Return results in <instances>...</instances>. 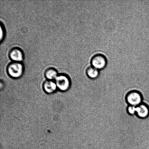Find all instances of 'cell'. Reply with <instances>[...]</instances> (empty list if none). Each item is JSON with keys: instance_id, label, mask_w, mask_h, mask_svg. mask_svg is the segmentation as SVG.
<instances>
[{"instance_id": "obj_1", "label": "cell", "mask_w": 149, "mask_h": 149, "mask_svg": "<svg viewBox=\"0 0 149 149\" xmlns=\"http://www.w3.org/2000/svg\"><path fill=\"white\" fill-rule=\"evenodd\" d=\"M7 70L10 77L14 79L19 78L24 73V65L22 62H13L7 66Z\"/></svg>"}, {"instance_id": "obj_11", "label": "cell", "mask_w": 149, "mask_h": 149, "mask_svg": "<svg viewBox=\"0 0 149 149\" xmlns=\"http://www.w3.org/2000/svg\"><path fill=\"white\" fill-rule=\"evenodd\" d=\"M4 26L2 23H1V42L2 41L4 38L5 36V30H4Z\"/></svg>"}, {"instance_id": "obj_2", "label": "cell", "mask_w": 149, "mask_h": 149, "mask_svg": "<svg viewBox=\"0 0 149 149\" xmlns=\"http://www.w3.org/2000/svg\"><path fill=\"white\" fill-rule=\"evenodd\" d=\"M142 95L137 90L128 92L125 96V100L129 106L136 107L142 103Z\"/></svg>"}, {"instance_id": "obj_9", "label": "cell", "mask_w": 149, "mask_h": 149, "mask_svg": "<svg viewBox=\"0 0 149 149\" xmlns=\"http://www.w3.org/2000/svg\"><path fill=\"white\" fill-rule=\"evenodd\" d=\"M86 74L88 77L92 79H95L98 77L99 72V70L93 66L89 67L86 70Z\"/></svg>"}, {"instance_id": "obj_4", "label": "cell", "mask_w": 149, "mask_h": 149, "mask_svg": "<svg viewBox=\"0 0 149 149\" xmlns=\"http://www.w3.org/2000/svg\"><path fill=\"white\" fill-rule=\"evenodd\" d=\"M107 62L106 57L101 54L94 55L91 60L92 66L99 70L104 68L106 66Z\"/></svg>"}, {"instance_id": "obj_3", "label": "cell", "mask_w": 149, "mask_h": 149, "mask_svg": "<svg viewBox=\"0 0 149 149\" xmlns=\"http://www.w3.org/2000/svg\"><path fill=\"white\" fill-rule=\"evenodd\" d=\"M55 82L57 87L61 91H66L70 87V79L68 76L65 74L58 75L55 79Z\"/></svg>"}, {"instance_id": "obj_6", "label": "cell", "mask_w": 149, "mask_h": 149, "mask_svg": "<svg viewBox=\"0 0 149 149\" xmlns=\"http://www.w3.org/2000/svg\"><path fill=\"white\" fill-rule=\"evenodd\" d=\"M136 115L141 119H145L149 116V106L145 103H142L136 107Z\"/></svg>"}, {"instance_id": "obj_7", "label": "cell", "mask_w": 149, "mask_h": 149, "mask_svg": "<svg viewBox=\"0 0 149 149\" xmlns=\"http://www.w3.org/2000/svg\"><path fill=\"white\" fill-rule=\"evenodd\" d=\"M43 88L46 93L51 94L54 93L57 87L55 82L52 80H47L43 83Z\"/></svg>"}, {"instance_id": "obj_10", "label": "cell", "mask_w": 149, "mask_h": 149, "mask_svg": "<svg viewBox=\"0 0 149 149\" xmlns=\"http://www.w3.org/2000/svg\"><path fill=\"white\" fill-rule=\"evenodd\" d=\"M127 112L129 115H133L136 113V107L128 106L127 109Z\"/></svg>"}, {"instance_id": "obj_5", "label": "cell", "mask_w": 149, "mask_h": 149, "mask_svg": "<svg viewBox=\"0 0 149 149\" xmlns=\"http://www.w3.org/2000/svg\"><path fill=\"white\" fill-rule=\"evenodd\" d=\"M9 56L13 62H21L24 59V54L19 48L14 47L10 50Z\"/></svg>"}, {"instance_id": "obj_8", "label": "cell", "mask_w": 149, "mask_h": 149, "mask_svg": "<svg viewBox=\"0 0 149 149\" xmlns=\"http://www.w3.org/2000/svg\"><path fill=\"white\" fill-rule=\"evenodd\" d=\"M45 75L48 80H52L55 79L58 74L57 71L55 68H49L45 71Z\"/></svg>"}]
</instances>
